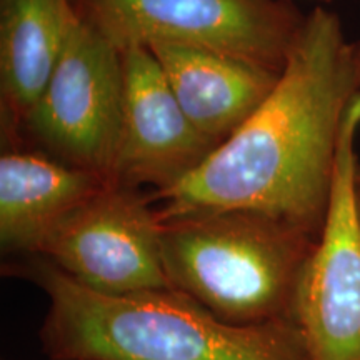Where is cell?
<instances>
[{
	"mask_svg": "<svg viewBox=\"0 0 360 360\" xmlns=\"http://www.w3.org/2000/svg\"><path fill=\"white\" fill-rule=\"evenodd\" d=\"M360 92L359 58L335 13L300 24L276 85L240 127L169 191L160 219L254 210L319 238L330 204L342 122Z\"/></svg>",
	"mask_w": 360,
	"mask_h": 360,
	"instance_id": "6da1fadb",
	"label": "cell"
},
{
	"mask_svg": "<svg viewBox=\"0 0 360 360\" xmlns=\"http://www.w3.org/2000/svg\"><path fill=\"white\" fill-rule=\"evenodd\" d=\"M44 347L56 360H310L295 321L225 323L177 290L98 294L42 259Z\"/></svg>",
	"mask_w": 360,
	"mask_h": 360,
	"instance_id": "7a4b0ae2",
	"label": "cell"
},
{
	"mask_svg": "<svg viewBox=\"0 0 360 360\" xmlns=\"http://www.w3.org/2000/svg\"><path fill=\"white\" fill-rule=\"evenodd\" d=\"M172 290L225 323L294 321L295 297L317 238L254 210H200L160 219Z\"/></svg>",
	"mask_w": 360,
	"mask_h": 360,
	"instance_id": "3957f363",
	"label": "cell"
},
{
	"mask_svg": "<svg viewBox=\"0 0 360 360\" xmlns=\"http://www.w3.org/2000/svg\"><path fill=\"white\" fill-rule=\"evenodd\" d=\"M72 6L119 51L192 45L276 72H282L302 24L277 0H72Z\"/></svg>",
	"mask_w": 360,
	"mask_h": 360,
	"instance_id": "277c9868",
	"label": "cell"
},
{
	"mask_svg": "<svg viewBox=\"0 0 360 360\" xmlns=\"http://www.w3.org/2000/svg\"><path fill=\"white\" fill-rule=\"evenodd\" d=\"M122 112V53L74 8L64 49L25 127L53 159L109 179Z\"/></svg>",
	"mask_w": 360,
	"mask_h": 360,
	"instance_id": "5b68a950",
	"label": "cell"
},
{
	"mask_svg": "<svg viewBox=\"0 0 360 360\" xmlns=\"http://www.w3.org/2000/svg\"><path fill=\"white\" fill-rule=\"evenodd\" d=\"M360 92L342 122L326 224L305 264L294 321L310 360H360Z\"/></svg>",
	"mask_w": 360,
	"mask_h": 360,
	"instance_id": "8992f818",
	"label": "cell"
},
{
	"mask_svg": "<svg viewBox=\"0 0 360 360\" xmlns=\"http://www.w3.org/2000/svg\"><path fill=\"white\" fill-rule=\"evenodd\" d=\"M160 231L139 188L109 182L58 225L39 257L98 294L167 290Z\"/></svg>",
	"mask_w": 360,
	"mask_h": 360,
	"instance_id": "52a82bcc",
	"label": "cell"
},
{
	"mask_svg": "<svg viewBox=\"0 0 360 360\" xmlns=\"http://www.w3.org/2000/svg\"><path fill=\"white\" fill-rule=\"evenodd\" d=\"M124 112L110 182L169 191L192 174L219 146L191 122L150 49L120 51Z\"/></svg>",
	"mask_w": 360,
	"mask_h": 360,
	"instance_id": "ba28073f",
	"label": "cell"
},
{
	"mask_svg": "<svg viewBox=\"0 0 360 360\" xmlns=\"http://www.w3.org/2000/svg\"><path fill=\"white\" fill-rule=\"evenodd\" d=\"M191 122L214 142L240 127L276 85L281 72L245 58L180 44H152Z\"/></svg>",
	"mask_w": 360,
	"mask_h": 360,
	"instance_id": "9c48e42d",
	"label": "cell"
},
{
	"mask_svg": "<svg viewBox=\"0 0 360 360\" xmlns=\"http://www.w3.org/2000/svg\"><path fill=\"white\" fill-rule=\"evenodd\" d=\"M109 182L47 154L6 152L0 157L2 249L39 255L58 225Z\"/></svg>",
	"mask_w": 360,
	"mask_h": 360,
	"instance_id": "30bf717a",
	"label": "cell"
},
{
	"mask_svg": "<svg viewBox=\"0 0 360 360\" xmlns=\"http://www.w3.org/2000/svg\"><path fill=\"white\" fill-rule=\"evenodd\" d=\"M72 13V0H0V77L11 122H24L47 87Z\"/></svg>",
	"mask_w": 360,
	"mask_h": 360,
	"instance_id": "8fae6325",
	"label": "cell"
},
{
	"mask_svg": "<svg viewBox=\"0 0 360 360\" xmlns=\"http://www.w3.org/2000/svg\"><path fill=\"white\" fill-rule=\"evenodd\" d=\"M357 202H359V215H360V177L357 172Z\"/></svg>",
	"mask_w": 360,
	"mask_h": 360,
	"instance_id": "7c38bea8",
	"label": "cell"
},
{
	"mask_svg": "<svg viewBox=\"0 0 360 360\" xmlns=\"http://www.w3.org/2000/svg\"><path fill=\"white\" fill-rule=\"evenodd\" d=\"M357 58H359V80H360V52H357ZM359 177H360V167H359Z\"/></svg>",
	"mask_w": 360,
	"mask_h": 360,
	"instance_id": "4fadbf2b",
	"label": "cell"
}]
</instances>
